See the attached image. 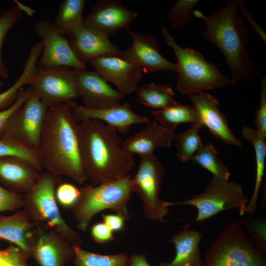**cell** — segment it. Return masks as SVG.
Here are the masks:
<instances>
[{
	"instance_id": "cell-19",
	"label": "cell",
	"mask_w": 266,
	"mask_h": 266,
	"mask_svg": "<svg viewBox=\"0 0 266 266\" xmlns=\"http://www.w3.org/2000/svg\"><path fill=\"white\" fill-rule=\"evenodd\" d=\"M200 117L202 125L217 138L231 145L241 146L242 142L231 131L228 120L212 95L202 92L188 95Z\"/></svg>"
},
{
	"instance_id": "cell-37",
	"label": "cell",
	"mask_w": 266,
	"mask_h": 266,
	"mask_svg": "<svg viewBox=\"0 0 266 266\" xmlns=\"http://www.w3.org/2000/svg\"><path fill=\"white\" fill-rule=\"evenodd\" d=\"M80 195V188L67 182H61L55 190V198L57 203L69 209L75 204Z\"/></svg>"
},
{
	"instance_id": "cell-20",
	"label": "cell",
	"mask_w": 266,
	"mask_h": 266,
	"mask_svg": "<svg viewBox=\"0 0 266 266\" xmlns=\"http://www.w3.org/2000/svg\"><path fill=\"white\" fill-rule=\"evenodd\" d=\"M41 172L24 158L15 156L0 157V183L12 192L23 195L29 192Z\"/></svg>"
},
{
	"instance_id": "cell-17",
	"label": "cell",
	"mask_w": 266,
	"mask_h": 266,
	"mask_svg": "<svg viewBox=\"0 0 266 266\" xmlns=\"http://www.w3.org/2000/svg\"><path fill=\"white\" fill-rule=\"evenodd\" d=\"M75 71L78 92L84 107L93 109L106 108L119 103L124 97L95 70L75 69Z\"/></svg>"
},
{
	"instance_id": "cell-46",
	"label": "cell",
	"mask_w": 266,
	"mask_h": 266,
	"mask_svg": "<svg viewBox=\"0 0 266 266\" xmlns=\"http://www.w3.org/2000/svg\"><path fill=\"white\" fill-rule=\"evenodd\" d=\"M2 83L1 80L0 79V89L2 87Z\"/></svg>"
},
{
	"instance_id": "cell-13",
	"label": "cell",
	"mask_w": 266,
	"mask_h": 266,
	"mask_svg": "<svg viewBox=\"0 0 266 266\" xmlns=\"http://www.w3.org/2000/svg\"><path fill=\"white\" fill-rule=\"evenodd\" d=\"M31 257L40 266H66L74 259V246L58 232L37 226Z\"/></svg>"
},
{
	"instance_id": "cell-45",
	"label": "cell",
	"mask_w": 266,
	"mask_h": 266,
	"mask_svg": "<svg viewBox=\"0 0 266 266\" xmlns=\"http://www.w3.org/2000/svg\"><path fill=\"white\" fill-rule=\"evenodd\" d=\"M129 266H151L146 256L138 254H132L129 256Z\"/></svg>"
},
{
	"instance_id": "cell-6",
	"label": "cell",
	"mask_w": 266,
	"mask_h": 266,
	"mask_svg": "<svg viewBox=\"0 0 266 266\" xmlns=\"http://www.w3.org/2000/svg\"><path fill=\"white\" fill-rule=\"evenodd\" d=\"M130 174L116 180L80 188V195L70 209L78 229L86 232L93 218L104 210H111L129 219L128 204L133 193Z\"/></svg>"
},
{
	"instance_id": "cell-3",
	"label": "cell",
	"mask_w": 266,
	"mask_h": 266,
	"mask_svg": "<svg viewBox=\"0 0 266 266\" xmlns=\"http://www.w3.org/2000/svg\"><path fill=\"white\" fill-rule=\"evenodd\" d=\"M245 0H230L212 15L206 16L195 10L193 14L206 23L201 36L214 44L224 55L231 72V85L238 81H250L257 71L247 45L250 36L247 27L238 11Z\"/></svg>"
},
{
	"instance_id": "cell-14",
	"label": "cell",
	"mask_w": 266,
	"mask_h": 266,
	"mask_svg": "<svg viewBox=\"0 0 266 266\" xmlns=\"http://www.w3.org/2000/svg\"><path fill=\"white\" fill-rule=\"evenodd\" d=\"M138 13L128 9L115 0H99L84 18L88 29L108 38L122 29L128 27Z\"/></svg>"
},
{
	"instance_id": "cell-42",
	"label": "cell",
	"mask_w": 266,
	"mask_h": 266,
	"mask_svg": "<svg viewBox=\"0 0 266 266\" xmlns=\"http://www.w3.org/2000/svg\"><path fill=\"white\" fill-rule=\"evenodd\" d=\"M90 234L93 239L100 244L115 240L113 232L102 221L92 225L90 229Z\"/></svg>"
},
{
	"instance_id": "cell-33",
	"label": "cell",
	"mask_w": 266,
	"mask_h": 266,
	"mask_svg": "<svg viewBox=\"0 0 266 266\" xmlns=\"http://www.w3.org/2000/svg\"><path fill=\"white\" fill-rule=\"evenodd\" d=\"M15 1V5L0 14V76L3 78H8V71L2 56L3 43L8 32L20 21L26 8L22 3Z\"/></svg>"
},
{
	"instance_id": "cell-24",
	"label": "cell",
	"mask_w": 266,
	"mask_h": 266,
	"mask_svg": "<svg viewBox=\"0 0 266 266\" xmlns=\"http://www.w3.org/2000/svg\"><path fill=\"white\" fill-rule=\"evenodd\" d=\"M202 237L201 231L189 229L187 225L184 226L168 241L174 245V258L170 262L160 263L159 266H202L200 249Z\"/></svg>"
},
{
	"instance_id": "cell-27",
	"label": "cell",
	"mask_w": 266,
	"mask_h": 266,
	"mask_svg": "<svg viewBox=\"0 0 266 266\" xmlns=\"http://www.w3.org/2000/svg\"><path fill=\"white\" fill-rule=\"evenodd\" d=\"M84 0H63L53 23L58 32L68 35L84 27L83 14L85 7Z\"/></svg>"
},
{
	"instance_id": "cell-41",
	"label": "cell",
	"mask_w": 266,
	"mask_h": 266,
	"mask_svg": "<svg viewBox=\"0 0 266 266\" xmlns=\"http://www.w3.org/2000/svg\"><path fill=\"white\" fill-rule=\"evenodd\" d=\"M23 206V195L12 192L0 185V212L14 211Z\"/></svg>"
},
{
	"instance_id": "cell-29",
	"label": "cell",
	"mask_w": 266,
	"mask_h": 266,
	"mask_svg": "<svg viewBox=\"0 0 266 266\" xmlns=\"http://www.w3.org/2000/svg\"><path fill=\"white\" fill-rule=\"evenodd\" d=\"M136 96L138 103L157 110L162 109L175 104L174 93L167 84L152 82L138 86Z\"/></svg>"
},
{
	"instance_id": "cell-30",
	"label": "cell",
	"mask_w": 266,
	"mask_h": 266,
	"mask_svg": "<svg viewBox=\"0 0 266 266\" xmlns=\"http://www.w3.org/2000/svg\"><path fill=\"white\" fill-rule=\"evenodd\" d=\"M75 266H129V256L127 253L102 255L74 247Z\"/></svg>"
},
{
	"instance_id": "cell-11",
	"label": "cell",
	"mask_w": 266,
	"mask_h": 266,
	"mask_svg": "<svg viewBox=\"0 0 266 266\" xmlns=\"http://www.w3.org/2000/svg\"><path fill=\"white\" fill-rule=\"evenodd\" d=\"M48 107L33 92L8 120L1 138L37 151Z\"/></svg>"
},
{
	"instance_id": "cell-16",
	"label": "cell",
	"mask_w": 266,
	"mask_h": 266,
	"mask_svg": "<svg viewBox=\"0 0 266 266\" xmlns=\"http://www.w3.org/2000/svg\"><path fill=\"white\" fill-rule=\"evenodd\" d=\"M67 103L77 123L85 119L100 121L115 130L119 133H126L131 127L138 124H147L149 119L134 112L130 105L126 102L99 109L86 108L75 101Z\"/></svg>"
},
{
	"instance_id": "cell-18",
	"label": "cell",
	"mask_w": 266,
	"mask_h": 266,
	"mask_svg": "<svg viewBox=\"0 0 266 266\" xmlns=\"http://www.w3.org/2000/svg\"><path fill=\"white\" fill-rule=\"evenodd\" d=\"M90 63L97 72L107 82L113 83L124 96L136 91L142 71L130 62L118 56H101Z\"/></svg>"
},
{
	"instance_id": "cell-5",
	"label": "cell",
	"mask_w": 266,
	"mask_h": 266,
	"mask_svg": "<svg viewBox=\"0 0 266 266\" xmlns=\"http://www.w3.org/2000/svg\"><path fill=\"white\" fill-rule=\"evenodd\" d=\"M161 33L177 60L176 87L181 95L188 96L231 84V79L224 76L216 66L194 49L181 47L164 26L161 27Z\"/></svg>"
},
{
	"instance_id": "cell-44",
	"label": "cell",
	"mask_w": 266,
	"mask_h": 266,
	"mask_svg": "<svg viewBox=\"0 0 266 266\" xmlns=\"http://www.w3.org/2000/svg\"><path fill=\"white\" fill-rule=\"evenodd\" d=\"M245 3L242 4L239 8L243 15L245 17L249 23L253 31H254L262 39L265 43H266V33L259 24L252 17L248 10L244 6Z\"/></svg>"
},
{
	"instance_id": "cell-38",
	"label": "cell",
	"mask_w": 266,
	"mask_h": 266,
	"mask_svg": "<svg viewBox=\"0 0 266 266\" xmlns=\"http://www.w3.org/2000/svg\"><path fill=\"white\" fill-rule=\"evenodd\" d=\"M28 260L21 249L13 244L0 249V266H30Z\"/></svg>"
},
{
	"instance_id": "cell-35",
	"label": "cell",
	"mask_w": 266,
	"mask_h": 266,
	"mask_svg": "<svg viewBox=\"0 0 266 266\" xmlns=\"http://www.w3.org/2000/svg\"><path fill=\"white\" fill-rule=\"evenodd\" d=\"M15 156L31 162L42 172V168L38 151L7 138H0V157Z\"/></svg>"
},
{
	"instance_id": "cell-21",
	"label": "cell",
	"mask_w": 266,
	"mask_h": 266,
	"mask_svg": "<svg viewBox=\"0 0 266 266\" xmlns=\"http://www.w3.org/2000/svg\"><path fill=\"white\" fill-rule=\"evenodd\" d=\"M146 125L139 132L122 141L121 146L125 151L141 157L153 154L158 148L171 146L174 131L164 127L155 120Z\"/></svg>"
},
{
	"instance_id": "cell-8",
	"label": "cell",
	"mask_w": 266,
	"mask_h": 266,
	"mask_svg": "<svg viewBox=\"0 0 266 266\" xmlns=\"http://www.w3.org/2000/svg\"><path fill=\"white\" fill-rule=\"evenodd\" d=\"M249 200L239 183L213 176L204 191L189 199L174 202V205H188L196 208L197 215L193 222L187 225L189 227L193 223L203 221L226 210L237 209L240 216H243Z\"/></svg>"
},
{
	"instance_id": "cell-23",
	"label": "cell",
	"mask_w": 266,
	"mask_h": 266,
	"mask_svg": "<svg viewBox=\"0 0 266 266\" xmlns=\"http://www.w3.org/2000/svg\"><path fill=\"white\" fill-rule=\"evenodd\" d=\"M35 227L22 210L10 216H0V239L16 245L29 259Z\"/></svg>"
},
{
	"instance_id": "cell-1",
	"label": "cell",
	"mask_w": 266,
	"mask_h": 266,
	"mask_svg": "<svg viewBox=\"0 0 266 266\" xmlns=\"http://www.w3.org/2000/svg\"><path fill=\"white\" fill-rule=\"evenodd\" d=\"M81 161L90 184L96 186L124 177L133 170L134 155L125 151L119 133L97 120L78 124Z\"/></svg>"
},
{
	"instance_id": "cell-39",
	"label": "cell",
	"mask_w": 266,
	"mask_h": 266,
	"mask_svg": "<svg viewBox=\"0 0 266 266\" xmlns=\"http://www.w3.org/2000/svg\"><path fill=\"white\" fill-rule=\"evenodd\" d=\"M255 129L266 139V75L261 80V91L259 107L256 112Z\"/></svg>"
},
{
	"instance_id": "cell-32",
	"label": "cell",
	"mask_w": 266,
	"mask_h": 266,
	"mask_svg": "<svg viewBox=\"0 0 266 266\" xmlns=\"http://www.w3.org/2000/svg\"><path fill=\"white\" fill-rule=\"evenodd\" d=\"M202 126L199 124L192 125L188 130L175 133L176 154L181 162L191 160L203 145L199 134V131Z\"/></svg>"
},
{
	"instance_id": "cell-12",
	"label": "cell",
	"mask_w": 266,
	"mask_h": 266,
	"mask_svg": "<svg viewBox=\"0 0 266 266\" xmlns=\"http://www.w3.org/2000/svg\"><path fill=\"white\" fill-rule=\"evenodd\" d=\"M34 30L43 41V47L37 62L38 67L66 66L85 69L87 65L79 60L71 49L66 36L59 33L50 20L36 21Z\"/></svg>"
},
{
	"instance_id": "cell-7",
	"label": "cell",
	"mask_w": 266,
	"mask_h": 266,
	"mask_svg": "<svg viewBox=\"0 0 266 266\" xmlns=\"http://www.w3.org/2000/svg\"><path fill=\"white\" fill-rule=\"evenodd\" d=\"M202 261V266H266V255L235 221L214 239Z\"/></svg>"
},
{
	"instance_id": "cell-36",
	"label": "cell",
	"mask_w": 266,
	"mask_h": 266,
	"mask_svg": "<svg viewBox=\"0 0 266 266\" xmlns=\"http://www.w3.org/2000/svg\"><path fill=\"white\" fill-rule=\"evenodd\" d=\"M238 222L249 234L256 247L266 255V217L254 218L252 216H248L240 219Z\"/></svg>"
},
{
	"instance_id": "cell-15",
	"label": "cell",
	"mask_w": 266,
	"mask_h": 266,
	"mask_svg": "<svg viewBox=\"0 0 266 266\" xmlns=\"http://www.w3.org/2000/svg\"><path fill=\"white\" fill-rule=\"evenodd\" d=\"M132 39L131 47L122 51L120 57L144 72L162 71L177 72V64L167 60L160 52L157 41L151 35L128 30Z\"/></svg>"
},
{
	"instance_id": "cell-26",
	"label": "cell",
	"mask_w": 266,
	"mask_h": 266,
	"mask_svg": "<svg viewBox=\"0 0 266 266\" xmlns=\"http://www.w3.org/2000/svg\"><path fill=\"white\" fill-rule=\"evenodd\" d=\"M43 47V41L35 43L30 48L23 69L16 81L4 92L0 93V112L8 108L16 100L19 90L27 84L31 85L36 74L37 62Z\"/></svg>"
},
{
	"instance_id": "cell-9",
	"label": "cell",
	"mask_w": 266,
	"mask_h": 266,
	"mask_svg": "<svg viewBox=\"0 0 266 266\" xmlns=\"http://www.w3.org/2000/svg\"><path fill=\"white\" fill-rule=\"evenodd\" d=\"M166 168L154 154L140 157L137 169L131 178L133 193L140 197L145 218L164 222L174 202L161 200L159 194Z\"/></svg>"
},
{
	"instance_id": "cell-2",
	"label": "cell",
	"mask_w": 266,
	"mask_h": 266,
	"mask_svg": "<svg viewBox=\"0 0 266 266\" xmlns=\"http://www.w3.org/2000/svg\"><path fill=\"white\" fill-rule=\"evenodd\" d=\"M78 124L67 103L48 108L37 151L42 169L83 185L88 179L80 159Z\"/></svg>"
},
{
	"instance_id": "cell-40",
	"label": "cell",
	"mask_w": 266,
	"mask_h": 266,
	"mask_svg": "<svg viewBox=\"0 0 266 266\" xmlns=\"http://www.w3.org/2000/svg\"><path fill=\"white\" fill-rule=\"evenodd\" d=\"M32 93L33 91L30 87L26 89L21 88L18 93L15 102L8 108L0 112V138L10 117L23 105Z\"/></svg>"
},
{
	"instance_id": "cell-31",
	"label": "cell",
	"mask_w": 266,
	"mask_h": 266,
	"mask_svg": "<svg viewBox=\"0 0 266 266\" xmlns=\"http://www.w3.org/2000/svg\"><path fill=\"white\" fill-rule=\"evenodd\" d=\"M191 160L211 173L213 177L229 180L231 175L229 169L223 162L219 159L217 151L211 142L203 145Z\"/></svg>"
},
{
	"instance_id": "cell-28",
	"label": "cell",
	"mask_w": 266,
	"mask_h": 266,
	"mask_svg": "<svg viewBox=\"0 0 266 266\" xmlns=\"http://www.w3.org/2000/svg\"><path fill=\"white\" fill-rule=\"evenodd\" d=\"M151 113L160 124L173 131L182 123L203 126L199 115L193 104L183 105L177 102L168 107L152 111Z\"/></svg>"
},
{
	"instance_id": "cell-25",
	"label": "cell",
	"mask_w": 266,
	"mask_h": 266,
	"mask_svg": "<svg viewBox=\"0 0 266 266\" xmlns=\"http://www.w3.org/2000/svg\"><path fill=\"white\" fill-rule=\"evenodd\" d=\"M242 137L253 145L256 157V179L252 197L244 210L243 216H252L256 214L257 202L263 179L265 175L266 157V138L255 129L243 126L241 133Z\"/></svg>"
},
{
	"instance_id": "cell-22",
	"label": "cell",
	"mask_w": 266,
	"mask_h": 266,
	"mask_svg": "<svg viewBox=\"0 0 266 266\" xmlns=\"http://www.w3.org/2000/svg\"><path fill=\"white\" fill-rule=\"evenodd\" d=\"M66 38L74 54L86 64L97 57H120L122 53L118 46L111 42L108 38L88 29L85 26Z\"/></svg>"
},
{
	"instance_id": "cell-4",
	"label": "cell",
	"mask_w": 266,
	"mask_h": 266,
	"mask_svg": "<svg viewBox=\"0 0 266 266\" xmlns=\"http://www.w3.org/2000/svg\"><path fill=\"white\" fill-rule=\"evenodd\" d=\"M61 182V176L42 171L33 188L23 195L22 210L35 226L53 230L74 247H81V234L67 224L58 206L55 190Z\"/></svg>"
},
{
	"instance_id": "cell-34",
	"label": "cell",
	"mask_w": 266,
	"mask_h": 266,
	"mask_svg": "<svg viewBox=\"0 0 266 266\" xmlns=\"http://www.w3.org/2000/svg\"><path fill=\"white\" fill-rule=\"evenodd\" d=\"M199 0H178L171 8L167 16L170 27L179 29L187 26L192 20L191 14Z\"/></svg>"
},
{
	"instance_id": "cell-10",
	"label": "cell",
	"mask_w": 266,
	"mask_h": 266,
	"mask_svg": "<svg viewBox=\"0 0 266 266\" xmlns=\"http://www.w3.org/2000/svg\"><path fill=\"white\" fill-rule=\"evenodd\" d=\"M30 87L48 108L80 98L75 69L66 66L38 67Z\"/></svg>"
},
{
	"instance_id": "cell-43",
	"label": "cell",
	"mask_w": 266,
	"mask_h": 266,
	"mask_svg": "<svg viewBox=\"0 0 266 266\" xmlns=\"http://www.w3.org/2000/svg\"><path fill=\"white\" fill-rule=\"evenodd\" d=\"M102 220L114 232H124L127 219L118 214H102Z\"/></svg>"
}]
</instances>
